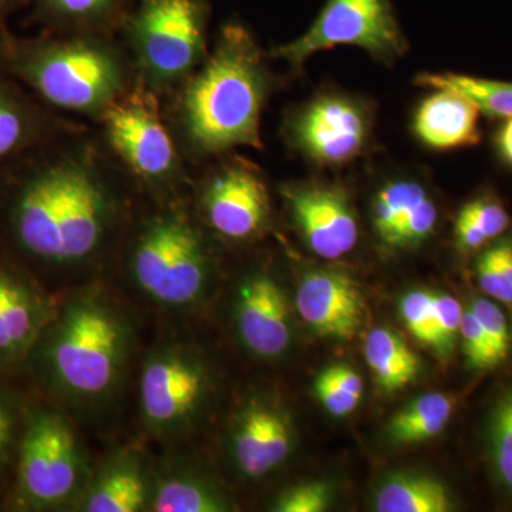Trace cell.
<instances>
[{"label":"cell","mask_w":512,"mask_h":512,"mask_svg":"<svg viewBox=\"0 0 512 512\" xmlns=\"http://www.w3.org/2000/svg\"><path fill=\"white\" fill-rule=\"evenodd\" d=\"M487 446L495 480L512 495V387L500 394L491 410Z\"/></svg>","instance_id":"obj_28"},{"label":"cell","mask_w":512,"mask_h":512,"mask_svg":"<svg viewBox=\"0 0 512 512\" xmlns=\"http://www.w3.org/2000/svg\"><path fill=\"white\" fill-rule=\"evenodd\" d=\"M208 0H138L119 35L124 37L137 82L168 94L210 52Z\"/></svg>","instance_id":"obj_7"},{"label":"cell","mask_w":512,"mask_h":512,"mask_svg":"<svg viewBox=\"0 0 512 512\" xmlns=\"http://www.w3.org/2000/svg\"><path fill=\"white\" fill-rule=\"evenodd\" d=\"M217 390L210 357L190 338L158 342L144 357L138 377V412L151 439L178 446L207 419Z\"/></svg>","instance_id":"obj_6"},{"label":"cell","mask_w":512,"mask_h":512,"mask_svg":"<svg viewBox=\"0 0 512 512\" xmlns=\"http://www.w3.org/2000/svg\"><path fill=\"white\" fill-rule=\"evenodd\" d=\"M127 231L126 274L144 301L171 313H192L207 302L217 261L194 208L178 195L158 198Z\"/></svg>","instance_id":"obj_5"},{"label":"cell","mask_w":512,"mask_h":512,"mask_svg":"<svg viewBox=\"0 0 512 512\" xmlns=\"http://www.w3.org/2000/svg\"><path fill=\"white\" fill-rule=\"evenodd\" d=\"M293 448L288 414L271 400L254 397L235 413L227 454L238 474L256 480L282 466Z\"/></svg>","instance_id":"obj_15"},{"label":"cell","mask_w":512,"mask_h":512,"mask_svg":"<svg viewBox=\"0 0 512 512\" xmlns=\"http://www.w3.org/2000/svg\"><path fill=\"white\" fill-rule=\"evenodd\" d=\"M99 121L104 146L136 187L156 200L180 194L188 183L185 158L156 93L137 82Z\"/></svg>","instance_id":"obj_9"},{"label":"cell","mask_w":512,"mask_h":512,"mask_svg":"<svg viewBox=\"0 0 512 512\" xmlns=\"http://www.w3.org/2000/svg\"><path fill=\"white\" fill-rule=\"evenodd\" d=\"M478 285L491 299L512 306V284L505 276L493 247H485L476 262Z\"/></svg>","instance_id":"obj_37"},{"label":"cell","mask_w":512,"mask_h":512,"mask_svg":"<svg viewBox=\"0 0 512 512\" xmlns=\"http://www.w3.org/2000/svg\"><path fill=\"white\" fill-rule=\"evenodd\" d=\"M454 234H456L458 248L467 254L483 251L490 244L481 229L477 227L476 222L463 208L458 212Z\"/></svg>","instance_id":"obj_38"},{"label":"cell","mask_w":512,"mask_h":512,"mask_svg":"<svg viewBox=\"0 0 512 512\" xmlns=\"http://www.w3.org/2000/svg\"><path fill=\"white\" fill-rule=\"evenodd\" d=\"M57 303L28 272L0 262V370L26 365Z\"/></svg>","instance_id":"obj_14"},{"label":"cell","mask_w":512,"mask_h":512,"mask_svg":"<svg viewBox=\"0 0 512 512\" xmlns=\"http://www.w3.org/2000/svg\"><path fill=\"white\" fill-rule=\"evenodd\" d=\"M154 463L136 444L110 451L93 467L86 490L74 511L148 512Z\"/></svg>","instance_id":"obj_17"},{"label":"cell","mask_w":512,"mask_h":512,"mask_svg":"<svg viewBox=\"0 0 512 512\" xmlns=\"http://www.w3.org/2000/svg\"><path fill=\"white\" fill-rule=\"evenodd\" d=\"M232 316L239 342L258 359H279L291 348L288 298L271 275L258 271L242 278Z\"/></svg>","instance_id":"obj_16"},{"label":"cell","mask_w":512,"mask_h":512,"mask_svg":"<svg viewBox=\"0 0 512 512\" xmlns=\"http://www.w3.org/2000/svg\"><path fill=\"white\" fill-rule=\"evenodd\" d=\"M285 131L292 147L312 163L342 167L365 154L373 116L365 101L349 94H320L289 117Z\"/></svg>","instance_id":"obj_11"},{"label":"cell","mask_w":512,"mask_h":512,"mask_svg":"<svg viewBox=\"0 0 512 512\" xmlns=\"http://www.w3.org/2000/svg\"><path fill=\"white\" fill-rule=\"evenodd\" d=\"M481 328H483L497 365L507 359L511 348V330L507 316L497 303L487 298H474L470 303Z\"/></svg>","instance_id":"obj_31"},{"label":"cell","mask_w":512,"mask_h":512,"mask_svg":"<svg viewBox=\"0 0 512 512\" xmlns=\"http://www.w3.org/2000/svg\"><path fill=\"white\" fill-rule=\"evenodd\" d=\"M365 355L376 382L386 392L403 389L420 370L419 357L397 333L377 328L366 339Z\"/></svg>","instance_id":"obj_25"},{"label":"cell","mask_w":512,"mask_h":512,"mask_svg":"<svg viewBox=\"0 0 512 512\" xmlns=\"http://www.w3.org/2000/svg\"><path fill=\"white\" fill-rule=\"evenodd\" d=\"M296 228L319 258H342L355 249L359 224L345 192L325 184L293 183L281 188Z\"/></svg>","instance_id":"obj_13"},{"label":"cell","mask_w":512,"mask_h":512,"mask_svg":"<svg viewBox=\"0 0 512 512\" xmlns=\"http://www.w3.org/2000/svg\"><path fill=\"white\" fill-rule=\"evenodd\" d=\"M134 320L104 286H80L57 303L26 366L52 399L79 414L101 412L130 372Z\"/></svg>","instance_id":"obj_2"},{"label":"cell","mask_w":512,"mask_h":512,"mask_svg":"<svg viewBox=\"0 0 512 512\" xmlns=\"http://www.w3.org/2000/svg\"><path fill=\"white\" fill-rule=\"evenodd\" d=\"M419 86L446 89L467 97L484 116L512 119V83L456 73H423L416 79Z\"/></svg>","instance_id":"obj_27"},{"label":"cell","mask_w":512,"mask_h":512,"mask_svg":"<svg viewBox=\"0 0 512 512\" xmlns=\"http://www.w3.org/2000/svg\"><path fill=\"white\" fill-rule=\"evenodd\" d=\"M93 466L72 421L60 410L26 413L16 458L13 505L23 511H74Z\"/></svg>","instance_id":"obj_8"},{"label":"cell","mask_w":512,"mask_h":512,"mask_svg":"<svg viewBox=\"0 0 512 512\" xmlns=\"http://www.w3.org/2000/svg\"><path fill=\"white\" fill-rule=\"evenodd\" d=\"M362 377L346 365L326 367L315 380V393L330 414L345 417L355 412L363 396Z\"/></svg>","instance_id":"obj_29"},{"label":"cell","mask_w":512,"mask_h":512,"mask_svg":"<svg viewBox=\"0 0 512 512\" xmlns=\"http://www.w3.org/2000/svg\"><path fill=\"white\" fill-rule=\"evenodd\" d=\"M357 46L380 62L399 59L406 39L389 0H326L325 6L298 39L275 47L268 59L284 60L298 72L309 57L336 46Z\"/></svg>","instance_id":"obj_10"},{"label":"cell","mask_w":512,"mask_h":512,"mask_svg":"<svg viewBox=\"0 0 512 512\" xmlns=\"http://www.w3.org/2000/svg\"><path fill=\"white\" fill-rule=\"evenodd\" d=\"M72 128L57 120L45 104L28 96L18 82L0 74V174Z\"/></svg>","instance_id":"obj_21"},{"label":"cell","mask_w":512,"mask_h":512,"mask_svg":"<svg viewBox=\"0 0 512 512\" xmlns=\"http://www.w3.org/2000/svg\"><path fill=\"white\" fill-rule=\"evenodd\" d=\"M23 0H0V29L5 28L6 19L22 5Z\"/></svg>","instance_id":"obj_40"},{"label":"cell","mask_w":512,"mask_h":512,"mask_svg":"<svg viewBox=\"0 0 512 512\" xmlns=\"http://www.w3.org/2000/svg\"><path fill=\"white\" fill-rule=\"evenodd\" d=\"M400 315L407 330L424 345L434 346L436 322H434V293L412 291L400 302Z\"/></svg>","instance_id":"obj_32"},{"label":"cell","mask_w":512,"mask_h":512,"mask_svg":"<svg viewBox=\"0 0 512 512\" xmlns=\"http://www.w3.org/2000/svg\"><path fill=\"white\" fill-rule=\"evenodd\" d=\"M26 413L18 396L0 383V477L16 463Z\"/></svg>","instance_id":"obj_30"},{"label":"cell","mask_w":512,"mask_h":512,"mask_svg":"<svg viewBox=\"0 0 512 512\" xmlns=\"http://www.w3.org/2000/svg\"><path fill=\"white\" fill-rule=\"evenodd\" d=\"M456 399L450 394H423L390 420V439L399 444H416L433 439L446 429Z\"/></svg>","instance_id":"obj_26"},{"label":"cell","mask_w":512,"mask_h":512,"mask_svg":"<svg viewBox=\"0 0 512 512\" xmlns=\"http://www.w3.org/2000/svg\"><path fill=\"white\" fill-rule=\"evenodd\" d=\"M138 0H33L32 22L52 35L117 36Z\"/></svg>","instance_id":"obj_23"},{"label":"cell","mask_w":512,"mask_h":512,"mask_svg":"<svg viewBox=\"0 0 512 512\" xmlns=\"http://www.w3.org/2000/svg\"><path fill=\"white\" fill-rule=\"evenodd\" d=\"M495 148L498 156L512 168V119L504 120L495 134Z\"/></svg>","instance_id":"obj_39"},{"label":"cell","mask_w":512,"mask_h":512,"mask_svg":"<svg viewBox=\"0 0 512 512\" xmlns=\"http://www.w3.org/2000/svg\"><path fill=\"white\" fill-rule=\"evenodd\" d=\"M295 303L303 322L322 338H355L362 323V293L342 272H306L296 289Z\"/></svg>","instance_id":"obj_18"},{"label":"cell","mask_w":512,"mask_h":512,"mask_svg":"<svg viewBox=\"0 0 512 512\" xmlns=\"http://www.w3.org/2000/svg\"><path fill=\"white\" fill-rule=\"evenodd\" d=\"M480 116L467 97L436 89L414 114L413 130L421 143L433 150H460L480 143Z\"/></svg>","instance_id":"obj_22"},{"label":"cell","mask_w":512,"mask_h":512,"mask_svg":"<svg viewBox=\"0 0 512 512\" xmlns=\"http://www.w3.org/2000/svg\"><path fill=\"white\" fill-rule=\"evenodd\" d=\"M0 185L6 237L47 271L92 268L127 231L134 183L103 143L76 128L10 165Z\"/></svg>","instance_id":"obj_1"},{"label":"cell","mask_w":512,"mask_h":512,"mask_svg":"<svg viewBox=\"0 0 512 512\" xmlns=\"http://www.w3.org/2000/svg\"><path fill=\"white\" fill-rule=\"evenodd\" d=\"M460 339L463 342V352L471 369L484 372V370H491L498 366L493 352H491L487 336H485L480 322L470 309L464 311L463 320H461Z\"/></svg>","instance_id":"obj_36"},{"label":"cell","mask_w":512,"mask_h":512,"mask_svg":"<svg viewBox=\"0 0 512 512\" xmlns=\"http://www.w3.org/2000/svg\"><path fill=\"white\" fill-rule=\"evenodd\" d=\"M463 210L473 218L477 227L487 237L488 241H495L510 227V215L503 202L491 194L478 195L464 205Z\"/></svg>","instance_id":"obj_35"},{"label":"cell","mask_w":512,"mask_h":512,"mask_svg":"<svg viewBox=\"0 0 512 512\" xmlns=\"http://www.w3.org/2000/svg\"><path fill=\"white\" fill-rule=\"evenodd\" d=\"M231 500L190 454L175 453L154 463L148 512H225Z\"/></svg>","instance_id":"obj_20"},{"label":"cell","mask_w":512,"mask_h":512,"mask_svg":"<svg viewBox=\"0 0 512 512\" xmlns=\"http://www.w3.org/2000/svg\"><path fill=\"white\" fill-rule=\"evenodd\" d=\"M379 512H447L453 501L446 485L419 474H394L387 478L375 500Z\"/></svg>","instance_id":"obj_24"},{"label":"cell","mask_w":512,"mask_h":512,"mask_svg":"<svg viewBox=\"0 0 512 512\" xmlns=\"http://www.w3.org/2000/svg\"><path fill=\"white\" fill-rule=\"evenodd\" d=\"M195 214L207 231L228 242L251 241L268 227L271 197L261 174L241 158L222 161L202 178Z\"/></svg>","instance_id":"obj_12"},{"label":"cell","mask_w":512,"mask_h":512,"mask_svg":"<svg viewBox=\"0 0 512 512\" xmlns=\"http://www.w3.org/2000/svg\"><path fill=\"white\" fill-rule=\"evenodd\" d=\"M0 74L28 87L49 109L99 121L137 83L114 35L20 37L0 29Z\"/></svg>","instance_id":"obj_4"},{"label":"cell","mask_w":512,"mask_h":512,"mask_svg":"<svg viewBox=\"0 0 512 512\" xmlns=\"http://www.w3.org/2000/svg\"><path fill=\"white\" fill-rule=\"evenodd\" d=\"M329 485L320 481L296 484L282 491L272 504L276 512H322L328 507Z\"/></svg>","instance_id":"obj_34"},{"label":"cell","mask_w":512,"mask_h":512,"mask_svg":"<svg viewBox=\"0 0 512 512\" xmlns=\"http://www.w3.org/2000/svg\"><path fill=\"white\" fill-rule=\"evenodd\" d=\"M266 59L244 23L221 26L200 66L168 93L164 119L185 161L264 147L261 117L272 87Z\"/></svg>","instance_id":"obj_3"},{"label":"cell","mask_w":512,"mask_h":512,"mask_svg":"<svg viewBox=\"0 0 512 512\" xmlns=\"http://www.w3.org/2000/svg\"><path fill=\"white\" fill-rule=\"evenodd\" d=\"M439 221L436 202L419 181L399 178L377 191L372 224L387 248H409L430 237Z\"/></svg>","instance_id":"obj_19"},{"label":"cell","mask_w":512,"mask_h":512,"mask_svg":"<svg viewBox=\"0 0 512 512\" xmlns=\"http://www.w3.org/2000/svg\"><path fill=\"white\" fill-rule=\"evenodd\" d=\"M464 309L454 296L447 293L434 295V322H436V340L433 349L440 356L447 357L460 338L461 320Z\"/></svg>","instance_id":"obj_33"}]
</instances>
